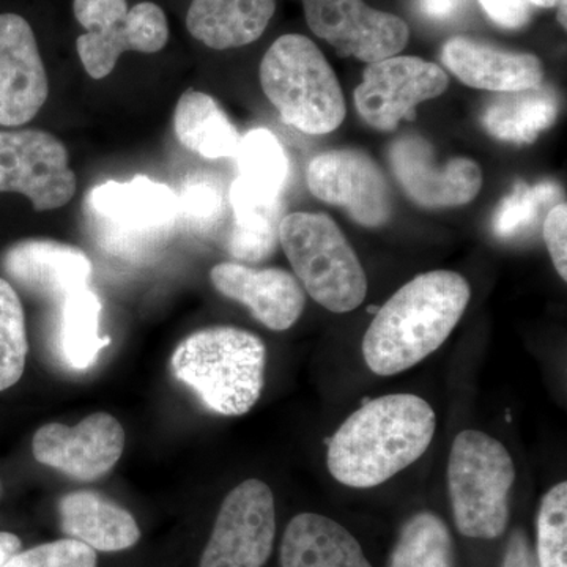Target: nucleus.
<instances>
[{
	"mask_svg": "<svg viewBox=\"0 0 567 567\" xmlns=\"http://www.w3.org/2000/svg\"><path fill=\"white\" fill-rule=\"evenodd\" d=\"M434 409L415 394L369 401L338 429L327 464L338 483L369 488L415 464L434 440Z\"/></svg>",
	"mask_w": 567,
	"mask_h": 567,
	"instance_id": "f257e3e1",
	"label": "nucleus"
},
{
	"mask_svg": "<svg viewBox=\"0 0 567 567\" xmlns=\"http://www.w3.org/2000/svg\"><path fill=\"white\" fill-rule=\"evenodd\" d=\"M472 289L464 276H416L382 306L365 331L363 357L377 375L401 374L434 353L461 322Z\"/></svg>",
	"mask_w": 567,
	"mask_h": 567,
	"instance_id": "f03ea898",
	"label": "nucleus"
},
{
	"mask_svg": "<svg viewBox=\"0 0 567 567\" xmlns=\"http://www.w3.org/2000/svg\"><path fill=\"white\" fill-rule=\"evenodd\" d=\"M267 347L262 339L235 327H213L183 339L171 358L178 382L223 416H241L259 401Z\"/></svg>",
	"mask_w": 567,
	"mask_h": 567,
	"instance_id": "7ed1b4c3",
	"label": "nucleus"
},
{
	"mask_svg": "<svg viewBox=\"0 0 567 567\" xmlns=\"http://www.w3.org/2000/svg\"><path fill=\"white\" fill-rule=\"evenodd\" d=\"M260 84L282 121L306 134H328L346 118L344 93L315 41L287 33L265 52Z\"/></svg>",
	"mask_w": 567,
	"mask_h": 567,
	"instance_id": "20e7f679",
	"label": "nucleus"
},
{
	"mask_svg": "<svg viewBox=\"0 0 567 567\" xmlns=\"http://www.w3.org/2000/svg\"><path fill=\"white\" fill-rule=\"evenodd\" d=\"M514 481L513 457L502 442L475 429L457 434L447 462V492L458 533L475 539L502 536Z\"/></svg>",
	"mask_w": 567,
	"mask_h": 567,
	"instance_id": "39448f33",
	"label": "nucleus"
},
{
	"mask_svg": "<svg viewBox=\"0 0 567 567\" xmlns=\"http://www.w3.org/2000/svg\"><path fill=\"white\" fill-rule=\"evenodd\" d=\"M279 244L312 300L336 315L353 311L368 293L357 252L323 213H290L279 226Z\"/></svg>",
	"mask_w": 567,
	"mask_h": 567,
	"instance_id": "423d86ee",
	"label": "nucleus"
},
{
	"mask_svg": "<svg viewBox=\"0 0 567 567\" xmlns=\"http://www.w3.org/2000/svg\"><path fill=\"white\" fill-rule=\"evenodd\" d=\"M73 17L84 29L76 40L89 76H110L125 52L156 54L171 39L166 11L152 0H73Z\"/></svg>",
	"mask_w": 567,
	"mask_h": 567,
	"instance_id": "0eeeda50",
	"label": "nucleus"
},
{
	"mask_svg": "<svg viewBox=\"0 0 567 567\" xmlns=\"http://www.w3.org/2000/svg\"><path fill=\"white\" fill-rule=\"evenodd\" d=\"M76 188L58 137L40 130L0 132V193L22 194L37 212H48L69 204Z\"/></svg>",
	"mask_w": 567,
	"mask_h": 567,
	"instance_id": "6e6552de",
	"label": "nucleus"
},
{
	"mask_svg": "<svg viewBox=\"0 0 567 567\" xmlns=\"http://www.w3.org/2000/svg\"><path fill=\"white\" fill-rule=\"evenodd\" d=\"M275 498L260 480H246L224 498L199 567H264L274 550Z\"/></svg>",
	"mask_w": 567,
	"mask_h": 567,
	"instance_id": "1a4fd4ad",
	"label": "nucleus"
},
{
	"mask_svg": "<svg viewBox=\"0 0 567 567\" xmlns=\"http://www.w3.org/2000/svg\"><path fill=\"white\" fill-rule=\"evenodd\" d=\"M447 84V74L436 63L393 55L365 66L354 104L369 126L393 132L401 121H413L417 104L442 95Z\"/></svg>",
	"mask_w": 567,
	"mask_h": 567,
	"instance_id": "9d476101",
	"label": "nucleus"
},
{
	"mask_svg": "<svg viewBox=\"0 0 567 567\" xmlns=\"http://www.w3.org/2000/svg\"><path fill=\"white\" fill-rule=\"evenodd\" d=\"M306 22L342 58L365 63L404 51L410 29L402 18L372 9L364 0H303Z\"/></svg>",
	"mask_w": 567,
	"mask_h": 567,
	"instance_id": "9b49d317",
	"label": "nucleus"
},
{
	"mask_svg": "<svg viewBox=\"0 0 567 567\" xmlns=\"http://www.w3.org/2000/svg\"><path fill=\"white\" fill-rule=\"evenodd\" d=\"M306 181L317 199L344 207L361 226H383L393 212L385 175L368 153L353 148L320 153L309 163Z\"/></svg>",
	"mask_w": 567,
	"mask_h": 567,
	"instance_id": "f8f14e48",
	"label": "nucleus"
},
{
	"mask_svg": "<svg viewBox=\"0 0 567 567\" xmlns=\"http://www.w3.org/2000/svg\"><path fill=\"white\" fill-rule=\"evenodd\" d=\"M125 431L110 413H93L80 424L41 425L32 440L37 462L78 481H96L121 461Z\"/></svg>",
	"mask_w": 567,
	"mask_h": 567,
	"instance_id": "ddd939ff",
	"label": "nucleus"
},
{
	"mask_svg": "<svg viewBox=\"0 0 567 567\" xmlns=\"http://www.w3.org/2000/svg\"><path fill=\"white\" fill-rule=\"evenodd\" d=\"M50 93L47 69L31 22L0 13V125H25Z\"/></svg>",
	"mask_w": 567,
	"mask_h": 567,
	"instance_id": "4468645a",
	"label": "nucleus"
},
{
	"mask_svg": "<svg viewBox=\"0 0 567 567\" xmlns=\"http://www.w3.org/2000/svg\"><path fill=\"white\" fill-rule=\"evenodd\" d=\"M390 162L404 192L423 207H461L472 203L483 186V173L473 159L453 158L439 166L434 148L423 137L394 141Z\"/></svg>",
	"mask_w": 567,
	"mask_h": 567,
	"instance_id": "2eb2a0df",
	"label": "nucleus"
},
{
	"mask_svg": "<svg viewBox=\"0 0 567 567\" xmlns=\"http://www.w3.org/2000/svg\"><path fill=\"white\" fill-rule=\"evenodd\" d=\"M89 204L96 216L114 226L118 238H155L181 216L178 194L164 183L137 175L130 182L95 186Z\"/></svg>",
	"mask_w": 567,
	"mask_h": 567,
	"instance_id": "dca6fc26",
	"label": "nucleus"
},
{
	"mask_svg": "<svg viewBox=\"0 0 567 567\" xmlns=\"http://www.w3.org/2000/svg\"><path fill=\"white\" fill-rule=\"evenodd\" d=\"M210 279L224 297L245 305L254 319L274 331H286L303 315V287L281 268H251L224 262L212 268Z\"/></svg>",
	"mask_w": 567,
	"mask_h": 567,
	"instance_id": "f3484780",
	"label": "nucleus"
},
{
	"mask_svg": "<svg viewBox=\"0 0 567 567\" xmlns=\"http://www.w3.org/2000/svg\"><path fill=\"white\" fill-rule=\"evenodd\" d=\"M442 61L468 87L483 91H525L543 84L544 80L543 63L535 54L503 50L475 37L447 40Z\"/></svg>",
	"mask_w": 567,
	"mask_h": 567,
	"instance_id": "a211bd4d",
	"label": "nucleus"
},
{
	"mask_svg": "<svg viewBox=\"0 0 567 567\" xmlns=\"http://www.w3.org/2000/svg\"><path fill=\"white\" fill-rule=\"evenodd\" d=\"M3 268L24 289L61 301L87 286L92 275V262L80 248L52 240L11 246L3 257Z\"/></svg>",
	"mask_w": 567,
	"mask_h": 567,
	"instance_id": "6ab92c4d",
	"label": "nucleus"
},
{
	"mask_svg": "<svg viewBox=\"0 0 567 567\" xmlns=\"http://www.w3.org/2000/svg\"><path fill=\"white\" fill-rule=\"evenodd\" d=\"M275 11L276 0H192L186 31L210 50H235L259 40Z\"/></svg>",
	"mask_w": 567,
	"mask_h": 567,
	"instance_id": "aec40b11",
	"label": "nucleus"
},
{
	"mask_svg": "<svg viewBox=\"0 0 567 567\" xmlns=\"http://www.w3.org/2000/svg\"><path fill=\"white\" fill-rule=\"evenodd\" d=\"M61 528L93 550L122 551L136 546L141 529L128 511L96 492H71L59 502Z\"/></svg>",
	"mask_w": 567,
	"mask_h": 567,
	"instance_id": "412c9836",
	"label": "nucleus"
},
{
	"mask_svg": "<svg viewBox=\"0 0 567 567\" xmlns=\"http://www.w3.org/2000/svg\"><path fill=\"white\" fill-rule=\"evenodd\" d=\"M281 567H372L360 543L338 522L298 514L281 543Z\"/></svg>",
	"mask_w": 567,
	"mask_h": 567,
	"instance_id": "4be33fe9",
	"label": "nucleus"
},
{
	"mask_svg": "<svg viewBox=\"0 0 567 567\" xmlns=\"http://www.w3.org/2000/svg\"><path fill=\"white\" fill-rule=\"evenodd\" d=\"M234 226L227 238V249L241 262H264L274 256L279 244L282 221L281 196L259 192L235 178L229 192Z\"/></svg>",
	"mask_w": 567,
	"mask_h": 567,
	"instance_id": "5701e85b",
	"label": "nucleus"
},
{
	"mask_svg": "<svg viewBox=\"0 0 567 567\" xmlns=\"http://www.w3.org/2000/svg\"><path fill=\"white\" fill-rule=\"evenodd\" d=\"M559 96L551 85L496 93L484 107L481 121L495 140L533 144L540 132L557 121Z\"/></svg>",
	"mask_w": 567,
	"mask_h": 567,
	"instance_id": "b1692460",
	"label": "nucleus"
},
{
	"mask_svg": "<svg viewBox=\"0 0 567 567\" xmlns=\"http://www.w3.org/2000/svg\"><path fill=\"white\" fill-rule=\"evenodd\" d=\"M174 130L183 147L208 159L235 158L241 136L207 93L188 91L178 100Z\"/></svg>",
	"mask_w": 567,
	"mask_h": 567,
	"instance_id": "393cba45",
	"label": "nucleus"
},
{
	"mask_svg": "<svg viewBox=\"0 0 567 567\" xmlns=\"http://www.w3.org/2000/svg\"><path fill=\"white\" fill-rule=\"evenodd\" d=\"M102 301L91 287L70 293L62 301L61 347L70 368L84 371L99 360L100 352L111 344L100 336Z\"/></svg>",
	"mask_w": 567,
	"mask_h": 567,
	"instance_id": "a878e982",
	"label": "nucleus"
},
{
	"mask_svg": "<svg viewBox=\"0 0 567 567\" xmlns=\"http://www.w3.org/2000/svg\"><path fill=\"white\" fill-rule=\"evenodd\" d=\"M390 567H454L453 537L442 517L420 513L405 522Z\"/></svg>",
	"mask_w": 567,
	"mask_h": 567,
	"instance_id": "bb28decb",
	"label": "nucleus"
},
{
	"mask_svg": "<svg viewBox=\"0 0 567 567\" xmlns=\"http://www.w3.org/2000/svg\"><path fill=\"white\" fill-rule=\"evenodd\" d=\"M238 178L259 192L281 196L289 177V159L281 142L265 128L241 137L237 155Z\"/></svg>",
	"mask_w": 567,
	"mask_h": 567,
	"instance_id": "cd10ccee",
	"label": "nucleus"
},
{
	"mask_svg": "<svg viewBox=\"0 0 567 567\" xmlns=\"http://www.w3.org/2000/svg\"><path fill=\"white\" fill-rule=\"evenodd\" d=\"M559 197L561 192L554 182H540L533 186L518 182L496 207L492 229L502 240H513L532 233L539 224L544 210L548 205H557Z\"/></svg>",
	"mask_w": 567,
	"mask_h": 567,
	"instance_id": "c85d7f7f",
	"label": "nucleus"
},
{
	"mask_svg": "<svg viewBox=\"0 0 567 567\" xmlns=\"http://www.w3.org/2000/svg\"><path fill=\"white\" fill-rule=\"evenodd\" d=\"M28 352V331L20 297L9 281L0 278V391L20 382Z\"/></svg>",
	"mask_w": 567,
	"mask_h": 567,
	"instance_id": "c756f323",
	"label": "nucleus"
},
{
	"mask_svg": "<svg viewBox=\"0 0 567 567\" xmlns=\"http://www.w3.org/2000/svg\"><path fill=\"white\" fill-rule=\"evenodd\" d=\"M536 559L539 567H567V483L551 487L537 514Z\"/></svg>",
	"mask_w": 567,
	"mask_h": 567,
	"instance_id": "7c9ffc66",
	"label": "nucleus"
},
{
	"mask_svg": "<svg viewBox=\"0 0 567 567\" xmlns=\"http://www.w3.org/2000/svg\"><path fill=\"white\" fill-rule=\"evenodd\" d=\"M96 551L81 540L66 539L41 544L18 551L3 567H96Z\"/></svg>",
	"mask_w": 567,
	"mask_h": 567,
	"instance_id": "2f4dec72",
	"label": "nucleus"
},
{
	"mask_svg": "<svg viewBox=\"0 0 567 567\" xmlns=\"http://www.w3.org/2000/svg\"><path fill=\"white\" fill-rule=\"evenodd\" d=\"M181 213L194 226H213L224 212V196L216 183L208 181L194 182L183 189L178 196Z\"/></svg>",
	"mask_w": 567,
	"mask_h": 567,
	"instance_id": "473e14b6",
	"label": "nucleus"
},
{
	"mask_svg": "<svg viewBox=\"0 0 567 567\" xmlns=\"http://www.w3.org/2000/svg\"><path fill=\"white\" fill-rule=\"evenodd\" d=\"M544 240L563 281L567 279V207L557 204L544 219Z\"/></svg>",
	"mask_w": 567,
	"mask_h": 567,
	"instance_id": "72a5a7b5",
	"label": "nucleus"
},
{
	"mask_svg": "<svg viewBox=\"0 0 567 567\" xmlns=\"http://www.w3.org/2000/svg\"><path fill=\"white\" fill-rule=\"evenodd\" d=\"M488 18L506 29H520L527 24L532 6L525 0H477Z\"/></svg>",
	"mask_w": 567,
	"mask_h": 567,
	"instance_id": "f704fd0d",
	"label": "nucleus"
},
{
	"mask_svg": "<svg viewBox=\"0 0 567 567\" xmlns=\"http://www.w3.org/2000/svg\"><path fill=\"white\" fill-rule=\"evenodd\" d=\"M502 567H539L535 551L529 546L528 537L522 532H514L507 543Z\"/></svg>",
	"mask_w": 567,
	"mask_h": 567,
	"instance_id": "c9c22d12",
	"label": "nucleus"
},
{
	"mask_svg": "<svg viewBox=\"0 0 567 567\" xmlns=\"http://www.w3.org/2000/svg\"><path fill=\"white\" fill-rule=\"evenodd\" d=\"M417 6L429 20L447 21L461 13L465 0H417Z\"/></svg>",
	"mask_w": 567,
	"mask_h": 567,
	"instance_id": "e433bc0d",
	"label": "nucleus"
},
{
	"mask_svg": "<svg viewBox=\"0 0 567 567\" xmlns=\"http://www.w3.org/2000/svg\"><path fill=\"white\" fill-rule=\"evenodd\" d=\"M20 537L9 532H0V567H3L10 558L21 551Z\"/></svg>",
	"mask_w": 567,
	"mask_h": 567,
	"instance_id": "4c0bfd02",
	"label": "nucleus"
},
{
	"mask_svg": "<svg viewBox=\"0 0 567 567\" xmlns=\"http://www.w3.org/2000/svg\"><path fill=\"white\" fill-rule=\"evenodd\" d=\"M529 6L543 7V9H551V7H558L563 0H525Z\"/></svg>",
	"mask_w": 567,
	"mask_h": 567,
	"instance_id": "58836bf2",
	"label": "nucleus"
},
{
	"mask_svg": "<svg viewBox=\"0 0 567 567\" xmlns=\"http://www.w3.org/2000/svg\"><path fill=\"white\" fill-rule=\"evenodd\" d=\"M567 0H563L558 6V22L563 25V29H566V14H567Z\"/></svg>",
	"mask_w": 567,
	"mask_h": 567,
	"instance_id": "ea45409f",
	"label": "nucleus"
},
{
	"mask_svg": "<svg viewBox=\"0 0 567 567\" xmlns=\"http://www.w3.org/2000/svg\"><path fill=\"white\" fill-rule=\"evenodd\" d=\"M0 494H2V486H0Z\"/></svg>",
	"mask_w": 567,
	"mask_h": 567,
	"instance_id": "a19ab883",
	"label": "nucleus"
}]
</instances>
